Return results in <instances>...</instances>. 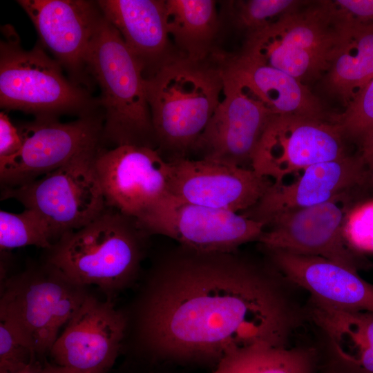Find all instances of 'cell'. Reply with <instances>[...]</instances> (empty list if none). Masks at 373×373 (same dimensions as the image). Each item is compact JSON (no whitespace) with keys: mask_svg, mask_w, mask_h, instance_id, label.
<instances>
[{"mask_svg":"<svg viewBox=\"0 0 373 373\" xmlns=\"http://www.w3.org/2000/svg\"><path fill=\"white\" fill-rule=\"evenodd\" d=\"M358 155L366 168L373 165V129L367 133L360 141Z\"/></svg>","mask_w":373,"mask_h":373,"instance_id":"cell-34","label":"cell"},{"mask_svg":"<svg viewBox=\"0 0 373 373\" xmlns=\"http://www.w3.org/2000/svg\"><path fill=\"white\" fill-rule=\"evenodd\" d=\"M364 189L373 192V165L367 169Z\"/></svg>","mask_w":373,"mask_h":373,"instance_id":"cell-36","label":"cell"},{"mask_svg":"<svg viewBox=\"0 0 373 373\" xmlns=\"http://www.w3.org/2000/svg\"><path fill=\"white\" fill-rule=\"evenodd\" d=\"M173 368L164 365L125 357L122 363L113 370L112 373H177Z\"/></svg>","mask_w":373,"mask_h":373,"instance_id":"cell-32","label":"cell"},{"mask_svg":"<svg viewBox=\"0 0 373 373\" xmlns=\"http://www.w3.org/2000/svg\"><path fill=\"white\" fill-rule=\"evenodd\" d=\"M294 287L265 256L178 244L155 258L124 309L122 354L213 370L240 350L290 345L307 320Z\"/></svg>","mask_w":373,"mask_h":373,"instance_id":"cell-1","label":"cell"},{"mask_svg":"<svg viewBox=\"0 0 373 373\" xmlns=\"http://www.w3.org/2000/svg\"><path fill=\"white\" fill-rule=\"evenodd\" d=\"M223 54L193 61L177 52L144 73L157 149L167 161L186 158L219 104Z\"/></svg>","mask_w":373,"mask_h":373,"instance_id":"cell-2","label":"cell"},{"mask_svg":"<svg viewBox=\"0 0 373 373\" xmlns=\"http://www.w3.org/2000/svg\"><path fill=\"white\" fill-rule=\"evenodd\" d=\"M39 361L26 338L10 322L0 319V373H15Z\"/></svg>","mask_w":373,"mask_h":373,"instance_id":"cell-28","label":"cell"},{"mask_svg":"<svg viewBox=\"0 0 373 373\" xmlns=\"http://www.w3.org/2000/svg\"><path fill=\"white\" fill-rule=\"evenodd\" d=\"M32 22L39 44L65 69L69 79L90 88L87 70L90 46L102 17L97 1L19 0Z\"/></svg>","mask_w":373,"mask_h":373,"instance_id":"cell-15","label":"cell"},{"mask_svg":"<svg viewBox=\"0 0 373 373\" xmlns=\"http://www.w3.org/2000/svg\"><path fill=\"white\" fill-rule=\"evenodd\" d=\"M149 236L135 218L108 207L85 226L63 234L44 260L79 285L96 286L113 299L141 276Z\"/></svg>","mask_w":373,"mask_h":373,"instance_id":"cell-3","label":"cell"},{"mask_svg":"<svg viewBox=\"0 0 373 373\" xmlns=\"http://www.w3.org/2000/svg\"><path fill=\"white\" fill-rule=\"evenodd\" d=\"M15 373H53L52 364L46 361H37Z\"/></svg>","mask_w":373,"mask_h":373,"instance_id":"cell-35","label":"cell"},{"mask_svg":"<svg viewBox=\"0 0 373 373\" xmlns=\"http://www.w3.org/2000/svg\"><path fill=\"white\" fill-rule=\"evenodd\" d=\"M318 4L334 25L373 23V0L321 1Z\"/></svg>","mask_w":373,"mask_h":373,"instance_id":"cell-30","label":"cell"},{"mask_svg":"<svg viewBox=\"0 0 373 373\" xmlns=\"http://www.w3.org/2000/svg\"><path fill=\"white\" fill-rule=\"evenodd\" d=\"M321 355L309 345L254 347L227 356L211 373H315Z\"/></svg>","mask_w":373,"mask_h":373,"instance_id":"cell-25","label":"cell"},{"mask_svg":"<svg viewBox=\"0 0 373 373\" xmlns=\"http://www.w3.org/2000/svg\"><path fill=\"white\" fill-rule=\"evenodd\" d=\"M224 97L194 149L202 159L246 169L252 161L272 113L227 65L223 55Z\"/></svg>","mask_w":373,"mask_h":373,"instance_id":"cell-11","label":"cell"},{"mask_svg":"<svg viewBox=\"0 0 373 373\" xmlns=\"http://www.w3.org/2000/svg\"><path fill=\"white\" fill-rule=\"evenodd\" d=\"M104 17L117 29L130 50L144 66V73L173 55L164 0H99Z\"/></svg>","mask_w":373,"mask_h":373,"instance_id":"cell-20","label":"cell"},{"mask_svg":"<svg viewBox=\"0 0 373 373\" xmlns=\"http://www.w3.org/2000/svg\"><path fill=\"white\" fill-rule=\"evenodd\" d=\"M267 259L309 298L347 311L373 312V284L358 272L320 256L261 248Z\"/></svg>","mask_w":373,"mask_h":373,"instance_id":"cell-19","label":"cell"},{"mask_svg":"<svg viewBox=\"0 0 373 373\" xmlns=\"http://www.w3.org/2000/svg\"><path fill=\"white\" fill-rule=\"evenodd\" d=\"M224 59L228 67L252 89L272 115L322 119L318 99L296 78L240 54L225 55Z\"/></svg>","mask_w":373,"mask_h":373,"instance_id":"cell-22","label":"cell"},{"mask_svg":"<svg viewBox=\"0 0 373 373\" xmlns=\"http://www.w3.org/2000/svg\"><path fill=\"white\" fill-rule=\"evenodd\" d=\"M53 243V235L48 223L35 210L25 209L21 213L0 211L1 252L26 246L46 250Z\"/></svg>","mask_w":373,"mask_h":373,"instance_id":"cell-27","label":"cell"},{"mask_svg":"<svg viewBox=\"0 0 373 373\" xmlns=\"http://www.w3.org/2000/svg\"><path fill=\"white\" fill-rule=\"evenodd\" d=\"M333 122L340 127L344 137L359 142L373 129V79Z\"/></svg>","mask_w":373,"mask_h":373,"instance_id":"cell-29","label":"cell"},{"mask_svg":"<svg viewBox=\"0 0 373 373\" xmlns=\"http://www.w3.org/2000/svg\"><path fill=\"white\" fill-rule=\"evenodd\" d=\"M53 373H74L63 367L52 364Z\"/></svg>","mask_w":373,"mask_h":373,"instance_id":"cell-37","label":"cell"},{"mask_svg":"<svg viewBox=\"0 0 373 373\" xmlns=\"http://www.w3.org/2000/svg\"><path fill=\"white\" fill-rule=\"evenodd\" d=\"M0 106L20 111L37 119L77 117L102 111L97 97L86 87L64 76L62 67L38 42L24 50L10 25L1 28Z\"/></svg>","mask_w":373,"mask_h":373,"instance_id":"cell-5","label":"cell"},{"mask_svg":"<svg viewBox=\"0 0 373 373\" xmlns=\"http://www.w3.org/2000/svg\"><path fill=\"white\" fill-rule=\"evenodd\" d=\"M305 308L307 320L323 336L326 352L365 373H373V312L339 309L311 298Z\"/></svg>","mask_w":373,"mask_h":373,"instance_id":"cell-21","label":"cell"},{"mask_svg":"<svg viewBox=\"0 0 373 373\" xmlns=\"http://www.w3.org/2000/svg\"><path fill=\"white\" fill-rule=\"evenodd\" d=\"M334 26L337 43L325 86L347 106L373 79V23Z\"/></svg>","mask_w":373,"mask_h":373,"instance_id":"cell-23","label":"cell"},{"mask_svg":"<svg viewBox=\"0 0 373 373\" xmlns=\"http://www.w3.org/2000/svg\"><path fill=\"white\" fill-rule=\"evenodd\" d=\"M336 43L335 26L317 5L247 35L240 54L304 83L327 73Z\"/></svg>","mask_w":373,"mask_h":373,"instance_id":"cell-7","label":"cell"},{"mask_svg":"<svg viewBox=\"0 0 373 373\" xmlns=\"http://www.w3.org/2000/svg\"><path fill=\"white\" fill-rule=\"evenodd\" d=\"M321 350V359L315 373H365L361 369L348 364Z\"/></svg>","mask_w":373,"mask_h":373,"instance_id":"cell-33","label":"cell"},{"mask_svg":"<svg viewBox=\"0 0 373 373\" xmlns=\"http://www.w3.org/2000/svg\"><path fill=\"white\" fill-rule=\"evenodd\" d=\"M95 168L108 207L137 218L169 194V162L157 149L136 145L101 149Z\"/></svg>","mask_w":373,"mask_h":373,"instance_id":"cell-16","label":"cell"},{"mask_svg":"<svg viewBox=\"0 0 373 373\" xmlns=\"http://www.w3.org/2000/svg\"><path fill=\"white\" fill-rule=\"evenodd\" d=\"M169 162V193L183 201L242 213L254 206L273 180L251 169L188 157Z\"/></svg>","mask_w":373,"mask_h":373,"instance_id":"cell-17","label":"cell"},{"mask_svg":"<svg viewBox=\"0 0 373 373\" xmlns=\"http://www.w3.org/2000/svg\"><path fill=\"white\" fill-rule=\"evenodd\" d=\"M344 196L276 216L257 241L260 248L323 257L356 272L368 267L370 262L346 238Z\"/></svg>","mask_w":373,"mask_h":373,"instance_id":"cell-14","label":"cell"},{"mask_svg":"<svg viewBox=\"0 0 373 373\" xmlns=\"http://www.w3.org/2000/svg\"><path fill=\"white\" fill-rule=\"evenodd\" d=\"M101 149L84 153L26 184L3 188L1 199H15L39 213L55 242L65 233L91 222L107 206L95 168Z\"/></svg>","mask_w":373,"mask_h":373,"instance_id":"cell-8","label":"cell"},{"mask_svg":"<svg viewBox=\"0 0 373 373\" xmlns=\"http://www.w3.org/2000/svg\"><path fill=\"white\" fill-rule=\"evenodd\" d=\"M22 140L17 126L4 112L0 113V166L4 165L20 151Z\"/></svg>","mask_w":373,"mask_h":373,"instance_id":"cell-31","label":"cell"},{"mask_svg":"<svg viewBox=\"0 0 373 373\" xmlns=\"http://www.w3.org/2000/svg\"><path fill=\"white\" fill-rule=\"evenodd\" d=\"M170 39L180 55L193 61L216 52L213 44L222 25L213 0H164Z\"/></svg>","mask_w":373,"mask_h":373,"instance_id":"cell-24","label":"cell"},{"mask_svg":"<svg viewBox=\"0 0 373 373\" xmlns=\"http://www.w3.org/2000/svg\"><path fill=\"white\" fill-rule=\"evenodd\" d=\"M303 3L296 0L225 1L220 17L248 35L298 11Z\"/></svg>","mask_w":373,"mask_h":373,"instance_id":"cell-26","label":"cell"},{"mask_svg":"<svg viewBox=\"0 0 373 373\" xmlns=\"http://www.w3.org/2000/svg\"><path fill=\"white\" fill-rule=\"evenodd\" d=\"M367 168L358 155L310 166L290 184L274 182L260 200L240 213L262 223H267L280 214L308 208L347 195L352 190L364 188Z\"/></svg>","mask_w":373,"mask_h":373,"instance_id":"cell-18","label":"cell"},{"mask_svg":"<svg viewBox=\"0 0 373 373\" xmlns=\"http://www.w3.org/2000/svg\"><path fill=\"white\" fill-rule=\"evenodd\" d=\"M149 236L160 235L198 250L232 251L258 241L265 226L240 213L212 209L167 194L135 218Z\"/></svg>","mask_w":373,"mask_h":373,"instance_id":"cell-9","label":"cell"},{"mask_svg":"<svg viewBox=\"0 0 373 373\" xmlns=\"http://www.w3.org/2000/svg\"><path fill=\"white\" fill-rule=\"evenodd\" d=\"M127 325L124 309L90 293L54 343L52 364L74 373H112Z\"/></svg>","mask_w":373,"mask_h":373,"instance_id":"cell-13","label":"cell"},{"mask_svg":"<svg viewBox=\"0 0 373 373\" xmlns=\"http://www.w3.org/2000/svg\"><path fill=\"white\" fill-rule=\"evenodd\" d=\"M103 15V14H102ZM144 66L102 15L93 36L87 70L100 88L102 142L157 149L147 100Z\"/></svg>","mask_w":373,"mask_h":373,"instance_id":"cell-4","label":"cell"},{"mask_svg":"<svg viewBox=\"0 0 373 373\" xmlns=\"http://www.w3.org/2000/svg\"><path fill=\"white\" fill-rule=\"evenodd\" d=\"M22 146L11 160L0 166L3 188L31 182L76 157L100 149L102 111L62 123L59 119H37L17 126Z\"/></svg>","mask_w":373,"mask_h":373,"instance_id":"cell-10","label":"cell"},{"mask_svg":"<svg viewBox=\"0 0 373 373\" xmlns=\"http://www.w3.org/2000/svg\"><path fill=\"white\" fill-rule=\"evenodd\" d=\"M344 138L334 122L272 115L255 152L251 169L274 182H282L290 173L347 155Z\"/></svg>","mask_w":373,"mask_h":373,"instance_id":"cell-12","label":"cell"},{"mask_svg":"<svg viewBox=\"0 0 373 373\" xmlns=\"http://www.w3.org/2000/svg\"><path fill=\"white\" fill-rule=\"evenodd\" d=\"M44 260L1 282L0 319L12 324L30 342L37 358L46 355L90 294Z\"/></svg>","mask_w":373,"mask_h":373,"instance_id":"cell-6","label":"cell"}]
</instances>
